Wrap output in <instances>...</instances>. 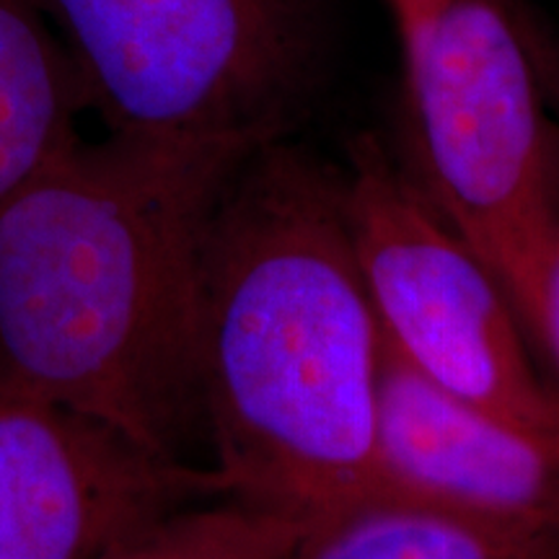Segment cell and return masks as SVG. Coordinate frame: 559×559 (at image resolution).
<instances>
[{
  "label": "cell",
  "instance_id": "6",
  "mask_svg": "<svg viewBox=\"0 0 559 559\" xmlns=\"http://www.w3.org/2000/svg\"><path fill=\"white\" fill-rule=\"evenodd\" d=\"M223 498L111 425L0 381V559H102L166 515Z\"/></svg>",
  "mask_w": 559,
  "mask_h": 559
},
{
  "label": "cell",
  "instance_id": "4",
  "mask_svg": "<svg viewBox=\"0 0 559 559\" xmlns=\"http://www.w3.org/2000/svg\"><path fill=\"white\" fill-rule=\"evenodd\" d=\"M107 132L264 145L330 83L332 0H37Z\"/></svg>",
  "mask_w": 559,
  "mask_h": 559
},
{
  "label": "cell",
  "instance_id": "1",
  "mask_svg": "<svg viewBox=\"0 0 559 559\" xmlns=\"http://www.w3.org/2000/svg\"><path fill=\"white\" fill-rule=\"evenodd\" d=\"M257 148L79 138L0 202V381L174 464L207 466L202 251L228 179Z\"/></svg>",
  "mask_w": 559,
  "mask_h": 559
},
{
  "label": "cell",
  "instance_id": "2",
  "mask_svg": "<svg viewBox=\"0 0 559 559\" xmlns=\"http://www.w3.org/2000/svg\"><path fill=\"white\" fill-rule=\"evenodd\" d=\"M381 349L345 169L272 140L228 179L202 251L200 386L223 498L311 528L379 495Z\"/></svg>",
  "mask_w": 559,
  "mask_h": 559
},
{
  "label": "cell",
  "instance_id": "5",
  "mask_svg": "<svg viewBox=\"0 0 559 559\" xmlns=\"http://www.w3.org/2000/svg\"><path fill=\"white\" fill-rule=\"evenodd\" d=\"M347 218L386 345L440 389L559 428L513 300L376 132L347 148Z\"/></svg>",
  "mask_w": 559,
  "mask_h": 559
},
{
  "label": "cell",
  "instance_id": "3",
  "mask_svg": "<svg viewBox=\"0 0 559 559\" xmlns=\"http://www.w3.org/2000/svg\"><path fill=\"white\" fill-rule=\"evenodd\" d=\"M386 5L404 60V166L521 319L559 243L557 47L526 0Z\"/></svg>",
  "mask_w": 559,
  "mask_h": 559
},
{
  "label": "cell",
  "instance_id": "11",
  "mask_svg": "<svg viewBox=\"0 0 559 559\" xmlns=\"http://www.w3.org/2000/svg\"><path fill=\"white\" fill-rule=\"evenodd\" d=\"M528 340L542 347L559 373V243L536 277L526 309L521 313Z\"/></svg>",
  "mask_w": 559,
  "mask_h": 559
},
{
  "label": "cell",
  "instance_id": "7",
  "mask_svg": "<svg viewBox=\"0 0 559 559\" xmlns=\"http://www.w3.org/2000/svg\"><path fill=\"white\" fill-rule=\"evenodd\" d=\"M379 495L523 534L559 536V428L523 423L425 379L383 340Z\"/></svg>",
  "mask_w": 559,
  "mask_h": 559
},
{
  "label": "cell",
  "instance_id": "8",
  "mask_svg": "<svg viewBox=\"0 0 559 559\" xmlns=\"http://www.w3.org/2000/svg\"><path fill=\"white\" fill-rule=\"evenodd\" d=\"M81 73L37 0H0V202L81 138Z\"/></svg>",
  "mask_w": 559,
  "mask_h": 559
},
{
  "label": "cell",
  "instance_id": "10",
  "mask_svg": "<svg viewBox=\"0 0 559 559\" xmlns=\"http://www.w3.org/2000/svg\"><path fill=\"white\" fill-rule=\"evenodd\" d=\"M306 528L249 502H194L107 551L102 559H293Z\"/></svg>",
  "mask_w": 559,
  "mask_h": 559
},
{
  "label": "cell",
  "instance_id": "9",
  "mask_svg": "<svg viewBox=\"0 0 559 559\" xmlns=\"http://www.w3.org/2000/svg\"><path fill=\"white\" fill-rule=\"evenodd\" d=\"M293 559H559V536L487 526L373 495L306 528Z\"/></svg>",
  "mask_w": 559,
  "mask_h": 559
}]
</instances>
